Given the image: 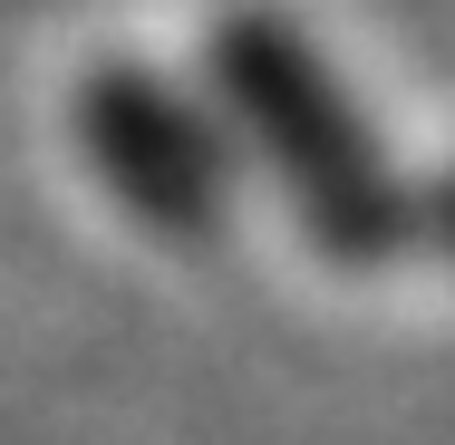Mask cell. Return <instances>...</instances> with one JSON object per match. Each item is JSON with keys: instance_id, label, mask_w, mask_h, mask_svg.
<instances>
[{"instance_id": "2", "label": "cell", "mask_w": 455, "mask_h": 445, "mask_svg": "<svg viewBox=\"0 0 455 445\" xmlns=\"http://www.w3.org/2000/svg\"><path fill=\"white\" fill-rule=\"evenodd\" d=\"M78 146H88L97 184L136 223H156L175 242L223 233V213H233V155L204 126V107H184V88H165L156 68L97 59L78 78Z\"/></svg>"}, {"instance_id": "3", "label": "cell", "mask_w": 455, "mask_h": 445, "mask_svg": "<svg viewBox=\"0 0 455 445\" xmlns=\"http://www.w3.org/2000/svg\"><path fill=\"white\" fill-rule=\"evenodd\" d=\"M446 223H455V194H446Z\"/></svg>"}, {"instance_id": "1", "label": "cell", "mask_w": 455, "mask_h": 445, "mask_svg": "<svg viewBox=\"0 0 455 445\" xmlns=\"http://www.w3.org/2000/svg\"><path fill=\"white\" fill-rule=\"evenodd\" d=\"M213 88L233 107V126L272 155L300 233L330 262H378V252H397L417 233V203H407V184L387 165V146L339 97L330 59L300 39V20H281V10H223L213 20Z\"/></svg>"}]
</instances>
